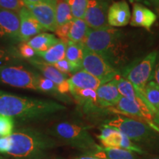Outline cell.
<instances>
[{
  "label": "cell",
  "mask_w": 159,
  "mask_h": 159,
  "mask_svg": "<svg viewBox=\"0 0 159 159\" xmlns=\"http://www.w3.org/2000/svg\"><path fill=\"white\" fill-rule=\"evenodd\" d=\"M111 0H89L84 21L90 29L101 30L111 27L108 22V12Z\"/></svg>",
  "instance_id": "obj_9"
},
{
  "label": "cell",
  "mask_w": 159,
  "mask_h": 159,
  "mask_svg": "<svg viewBox=\"0 0 159 159\" xmlns=\"http://www.w3.org/2000/svg\"><path fill=\"white\" fill-rule=\"evenodd\" d=\"M11 148L7 159H52L60 143L51 136L34 128H21L10 136Z\"/></svg>",
  "instance_id": "obj_2"
},
{
  "label": "cell",
  "mask_w": 159,
  "mask_h": 159,
  "mask_svg": "<svg viewBox=\"0 0 159 159\" xmlns=\"http://www.w3.org/2000/svg\"><path fill=\"white\" fill-rule=\"evenodd\" d=\"M121 31L112 27L101 30L89 28L80 43L85 49L101 55L114 67L121 55Z\"/></svg>",
  "instance_id": "obj_3"
},
{
  "label": "cell",
  "mask_w": 159,
  "mask_h": 159,
  "mask_svg": "<svg viewBox=\"0 0 159 159\" xmlns=\"http://www.w3.org/2000/svg\"><path fill=\"white\" fill-rule=\"evenodd\" d=\"M75 159H101V158H97V157H95L90 154H85V155H83V156L77 157V158Z\"/></svg>",
  "instance_id": "obj_40"
},
{
  "label": "cell",
  "mask_w": 159,
  "mask_h": 159,
  "mask_svg": "<svg viewBox=\"0 0 159 159\" xmlns=\"http://www.w3.org/2000/svg\"><path fill=\"white\" fill-rule=\"evenodd\" d=\"M45 30L55 32L57 25L55 17L56 5L47 2H41L26 5Z\"/></svg>",
  "instance_id": "obj_11"
},
{
  "label": "cell",
  "mask_w": 159,
  "mask_h": 159,
  "mask_svg": "<svg viewBox=\"0 0 159 159\" xmlns=\"http://www.w3.org/2000/svg\"><path fill=\"white\" fill-rule=\"evenodd\" d=\"M70 88L80 89H92L97 91L103 83L97 77L84 70L73 74L69 78Z\"/></svg>",
  "instance_id": "obj_18"
},
{
  "label": "cell",
  "mask_w": 159,
  "mask_h": 159,
  "mask_svg": "<svg viewBox=\"0 0 159 159\" xmlns=\"http://www.w3.org/2000/svg\"><path fill=\"white\" fill-rule=\"evenodd\" d=\"M78 105L82 106L86 112H92L102 110L97 102V91L92 89H80L70 88V91Z\"/></svg>",
  "instance_id": "obj_16"
},
{
  "label": "cell",
  "mask_w": 159,
  "mask_h": 159,
  "mask_svg": "<svg viewBox=\"0 0 159 159\" xmlns=\"http://www.w3.org/2000/svg\"><path fill=\"white\" fill-rule=\"evenodd\" d=\"M70 25L71 22L66 24V25H63L62 26H60V27H57L56 30L55 31V33H56L60 41H63L65 43H67L69 41L68 35L69 33V29H70Z\"/></svg>",
  "instance_id": "obj_33"
},
{
  "label": "cell",
  "mask_w": 159,
  "mask_h": 159,
  "mask_svg": "<svg viewBox=\"0 0 159 159\" xmlns=\"http://www.w3.org/2000/svg\"><path fill=\"white\" fill-rule=\"evenodd\" d=\"M82 69L97 77L103 84L116 78L118 71L97 53L84 49Z\"/></svg>",
  "instance_id": "obj_8"
},
{
  "label": "cell",
  "mask_w": 159,
  "mask_h": 159,
  "mask_svg": "<svg viewBox=\"0 0 159 159\" xmlns=\"http://www.w3.org/2000/svg\"><path fill=\"white\" fill-rule=\"evenodd\" d=\"M64 1H66V0H64Z\"/></svg>",
  "instance_id": "obj_44"
},
{
  "label": "cell",
  "mask_w": 159,
  "mask_h": 159,
  "mask_svg": "<svg viewBox=\"0 0 159 159\" xmlns=\"http://www.w3.org/2000/svg\"><path fill=\"white\" fill-rule=\"evenodd\" d=\"M89 27L84 19H73L71 21L70 29L68 35L69 41L75 43L82 42L86 36Z\"/></svg>",
  "instance_id": "obj_25"
},
{
  "label": "cell",
  "mask_w": 159,
  "mask_h": 159,
  "mask_svg": "<svg viewBox=\"0 0 159 159\" xmlns=\"http://www.w3.org/2000/svg\"><path fill=\"white\" fill-rule=\"evenodd\" d=\"M0 159H6V158H0Z\"/></svg>",
  "instance_id": "obj_43"
},
{
  "label": "cell",
  "mask_w": 159,
  "mask_h": 159,
  "mask_svg": "<svg viewBox=\"0 0 159 159\" xmlns=\"http://www.w3.org/2000/svg\"><path fill=\"white\" fill-rule=\"evenodd\" d=\"M18 54L24 58L30 60L36 55V52L27 42H22L18 47Z\"/></svg>",
  "instance_id": "obj_32"
},
{
  "label": "cell",
  "mask_w": 159,
  "mask_h": 159,
  "mask_svg": "<svg viewBox=\"0 0 159 159\" xmlns=\"http://www.w3.org/2000/svg\"><path fill=\"white\" fill-rule=\"evenodd\" d=\"M55 17L57 27L70 23L74 19L71 15L70 7L64 0H57L55 7Z\"/></svg>",
  "instance_id": "obj_26"
},
{
  "label": "cell",
  "mask_w": 159,
  "mask_h": 159,
  "mask_svg": "<svg viewBox=\"0 0 159 159\" xmlns=\"http://www.w3.org/2000/svg\"><path fill=\"white\" fill-rule=\"evenodd\" d=\"M19 16L20 19L19 33L18 37L19 41L27 42L32 37H34L45 30L26 6L20 10Z\"/></svg>",
  "instance_id": "obj_12"
},
{
  "label": "cell",
  "mask_w": 159,
  "mask_h": 159,
  "mask_svg": "<svg viewBox=\"0 0 159 159\" xmlns=\"http://www.w3.org/2000/svg\"><path fill=\"white\" fill-rule=\"evenodd\" d=\"M11 148V140L10 136L0 137V154L5 156Z\"/></svg>",
  "instance_id": "obj_35"
},
{
  "label": "cell",
  "mask_w": 159,
  "mask_h": 159,
  "mask_svg": "<svg viewBox=\"0 0 159 159\" xmlns=\"http://www.w3.org/2000/svg\"><path fill=\"white\" fill-rule=\"evenodd\" d=\"M143 157H141V159H159V156H150V155H144L142 156Z\"/></svg>",
  "instance_id": "obj_41"
},
{
  "label": "cell",
  "mask_w": 159,
  "mask_h": 159,
  "mask_svg": "<svg viewBox=\"0 0 159 159\" xmlns=\"http://www.w3.org/2000/svg\"><path fill=\"white\" fill-rule=\"evenodd\" d=\"M25 5H33V4H37V3H41V2H47L52 4V5H56L57 0H23Z\"/></svg>",
  "instance_id": "obj_38"
},
{
  "label": "cell",
  "mask_w": 159,
  "mask_h": 159,
  "mask_svg": "<svg viewBox=\"0 0 159 159\" xmlns=\"http://www.w3.org/2000/svg\"><path fill=\"white\" fill-rule=\"evenodd\" d=\"M152 80L159 85V57H157L156 65H155L153 71H152V77H151L150 81Z\"/></svg>",
  "instance_id": "obj_37"
},
{
  "label": "cell",
  "mask_w": 159,
  "mask_h": 159,
  "mask_svg": "<svg viewBox=\"0 0 159 159\" xmlns=\"http://www.w3.org/2000/svg\"><path fill=\"white\" fill-rule=\"evenodd\" d=\"M143 96L151 111L159 116V85L154 81H149L143 91Z\"/></svg>",
  "instance_id": "obj_24"
},
{
  "label": "cell",
  "mask_w": 159,
  "mask_h": 159,
  "mask_svg": "<svg viewBox=\"0 0 159 159\" xmlns=\"http://www.w3.org/2000/svg\"><path fill=\"white\" fill-rule=\"evenodd\" d=\"M130 7L125 0L114 2L109 7L108 22L111 27H124L130 23Z\"/></svg>",
  "instance_id": "obj_14"
},
{
  "label": "cell",
  "mask_w": 159,
  "mask_h": 159,
  "mask_svg": "<svg viewBox=\"0 0 159 159\" xmlns=\"http://www.w3.org/2000/svg\"><path fill=\"white\" fill-rule=\"evenodd\" d=\"M116 86L119 94L122 95V97H125V98L137 102H140V101H144L149 107L148 103L142 94H139L138 91L135 89L132 83L127 79L124 78V77L116 78Z\"/></svg>",
  "instance_id": "obj_23"
},
{
  "label": "cell",
  "mask_w": 159,
  "mask_h": 159,
  "mask_svg": "<svg viewBox=\"0 0 159 159\" xmlns=\"http://www.w3.org/2000/svg\"><path fill=\"white\" fill-rule=\"evenodd\" d=\"M25 6L23 0H0V8L18 13Z\"/></svg>",
  "instance_id": "obj_31"
},
{
  "label": "cell",
  "mask_w": 159,
  "mask_h": 159,
  "mask_svg": "<svg viewBox=\"0 0 159 159\" xmlns=\"http://www.w3.org/2000/svg\"><path fill=\"white\" fill-rule=\"evenodd\" d=\"M97 102L102 108H113L122 98L116 86V78L102 84L97 90Z\"/></svg>",
  "instance_id": "obj_15"
},
{
  "label": "cell",
  "mask_w": 159,
  "mask_h": 159,
  "mask_svg": "<svg viewBox=\"0 0 159 159\" xmlns=\"http://www.w3.org/2000/svg\"><path fill=\"white\" fill-rule=\"evenodd\" d=\"M14 119L0 114V137L11 136L14 132Z\"/></svg>",
  "instance_id": "obj_29"
},
{
  "label": "cell",
  "mask_w": 159,
  "mask_h": 159,
  "mask_svg": "<svg viewBox=\"0 0 159 159\" xmlns=\"http://www.w3.org/2000/svg\"><path fill=\"white\" fill-rule=\"evenodd\" d=\"M74 19H84L89 0H66Z\"/></svg>",
  "instance_id": "obj_28"
},
{
  "label": "cell",
  "mask_w": 159,
  "mask_h": 159,
  "mask_svg": "<svg viewBox=\"0 0 159 159\" xmlns=\"http://www.w3.org/2000/svg\"><path fill=\"white\" fill-rule=\"evenodd\" d=\"M134 142L139 148L156 150L159 148V134L142 121L125 116H118L106 122Z\"/></svg>",
  "instance_id": "obj_5"
},
{
  "label": "cell",
  "mask_w": 159,
  "mask_h": 159,
  "mask_svg": "<svg viewBox=\"0 0 159 159\" xmlns=\"http://www.w3.org/2000/svg\"><path fill=\"white\" fill-rule=\"evenodd\" d=\"M66 49V43L59 41L48 50L43 52H37L36 55L42 58L45 62L49 64H54L65 58Z\"/></svg>",
  "instance_id": "obj_22"
},
{
  "label": "cell",
  "mask_w": 159,
  "mask_h": 159,
  "mask_svg": "<svg viewBox=\"0 0 159 159\" xmlns=\"http://www.w3.org/2000/svg\"><path fill=\"white\" fill-rule=\"evenodd\" d=\"M39 75L20 66H0V82L16 88L38 91Z\"/></svg>",
  "instance_id": "obj_7"
},
{
  "label": "cell",
  "mask_w": 159,
  "mask_h": 159,
  "mask_svg": "<svg viewBox=\"0 0 159 159\" xmlns=\"http://www.w3.org/2000/svg\"><path fill=\"white\" fill-rule=\"evenodd\" d=\"M16 56V55L11 52L8 49L0 48V64L7 62V61H11Z\"/></svg>",
  "instance_id": "obj_36"
},
{
  "label": "cell",
  "mask_w": 159,
  "mask_h": 159,
  "mask_svg": "<svg viewBox=\"0 0 159 159\" xmlns=\"http://www.w3.org/2000/svg\"><path fill=\"white\" fill-rule=\"evenodd\" d=\"M20 19L19 13L0 8V38L19 37Z\"/></svg>",
  "instance_id": "obj_13"
},
{
  "label": "cell",
  "mask_w": 159,
  "mask_h": 159,
  "mask_svg": "<svg viewBox=\"0 0 159 159\" xmlns=\"http://www.w3.org/2000/svg\"><path fill=\"white\" fill-rule=\"evenodd\" d=\"M157 57L158 52L156 51L152 52L139 62L133 63L125 70L123 75L124 78L130 81L135 89L142 96L145 86L150 81Z\"/></svg>",
  "instance_id": "obj_6"
},
{
  "label": "cell",
  "mask_w": 159,
  "mask_h": 159,
  "mask_svg": "<svg viewBox=\"0 0 159 159\" xmlns=\"http://www.w3.org/2000/svg\"><path fill=\"white\" fill-rule=\"evenodd\" d=\"M84 55V48L80 43L69 41L66 43L65 58L70 66L71 74L82 70V63Z\"/></svg>",
  "instance_id": "obj_19"
},
{
  "label": "cell",
  "mask_w": 159,
  "mask_h": 159,
  "mask_svg": "<svg viewBox=\"0 0 159 159\" xmlns=\"http://www.w3.org/2000/svg\"><path fill=\"white\" fill-rule=\"evenodd\" d=\"M130 2H135L136 3H139V2H142V3H145L147 5H150L153 6V4L155 2V0H130Z\"/></svg>",
  "instance_id": "obj_39"
},
{
  "label": "cell",
  "mask_w": 159,
  "mask_h": 159,
  "mask_svg": "<svg viewBox=\"0 0 159 159\" xmlns=\"http://www.w3.org/2000/svg\"><path fill=\"white\" fill-rule=\"evenodd\" d=\"M157 16L154 12L140 3H135L133 6V13L130 21V25L134 27H144L150 30L156 22Z\"/></svg>",
  "instance_id": "obj_17"
},
{
  "label": "cell",
  "mask_w": 159,
  "mask_h": 159,
  "mask_svg": "<svg viewBox=\"0 0 159 159\" xmlns=\"http://www.w3.org/2000/svg\"><path fill=\"white\" fill-rule=\"evenodd\" d=\"M60 40L51 33H39L30 39L27 43L35 51V52H43L57 43Z\"/></svg>",
  "instance_id": "obj_21"
},
{
  "label": "cell",
  "mask_w": 159,
  "mask_h": 159,
  "mask_svg": "<svg viewBox=\"0 0 159 159\" xmlns=\"http://www.w3.org/2000/svg\"><path fill=\"white\" fill-rule=\"evenodd\" d=\"M38 91L58 97V99H61V100H63L62 97H64L60 94L54 83L41 75H39V79H38Z\"/></svg>",
  "instance_id": "obj_27"
},
{
  "label": "cell",
  "mask_w": 159,
  "mask_h": 159,
  "mask_svg": "<svg viewBox=\"0 0 159 159\" xmlns=\"http://www.w3.org/2000/svg\"><path fill=\"white\" fill-rule=\"evenodd\" d=\"M101 159H141L139 154L131 151L119 148H106L99 146L94 152L91 153Z\"/></svg>",
  "instance_id": "obj_20"
},
{
  "label": "cell",
  "mask_w": 159,
  "mask_h": 159,
  "mask_svg": "<svg viewBox=\"0 0 159 159\" xmlns=\"http://www.w3.org/2000/svg\"><path fill=\"white\" fill-rule=\"evenodd\" d=\"M47 134L58 142L83 151L85 154L93 153L99 146L89 134L88 129L75 123H57L48 129Z\"/></svg>",
  "instance_id": "obj_4"
},
{
  "label": "cell",
  "mask_w": 159,
  "mask_h": 159,
  "mask_svg": "<svg viewBox=\"0 0 159 159\" xmlns=\"http://www.w3.org/2000/svg\"><path fill=\"white\" fill-rule=\"evenodd\" d=\"M66 110L61 103L50 100L17 96L0 90V114L32 122L47 119Z\"/></svg>",
  "instance_id": "obj_1"
},
{
  "label": "cell",
  "mask_w": 159,
  "mask_h": 159,
  "mask_svg": "<svg viewBox=\"0 0 159 159\" xmlns=\"http://www.w3.org/2000/svg\"><path fill=\"white\" fill-rule=\"evenodd\" d=\"M29 62L35 68L41 71L43 77L49 79V80L55 83L60 94L64 96L70 91L68 76L60 72L57 69L53 66V65L45 62L43 60L35 58V57L30 59Z\"/></svg>",
  "instance_id": "obj_10"
},
{
  "label": "cell",
  "mask_w": 159,
  "mask_h": 159,
  "mask_svg": "<svg viewBox=\"0 0 159 159\" xmlns=\"http://www.w3.org/2000/svg\"><path fill=\"white\" fill-rule=\"evenodd\" d=\"M153 7L156 9L157 13H158L159 15V0H155V2L153 4Z\"/></svg>",
  "instance_id": "obj_42"
},
{
  "label": "cell",
  "mask_w": 159,
  "mask_h": 159,
  "mask_svg": "<svg viewBox=\"0 0 159 159\" xmlns=\"http://www.w3.org/2000/svg\"><path fill=\"white\" fill-rule=\"evenodd\" d=\"M122 134L116 130L106 138L99 140L103 148H120Z\"/></svg>",
  "instance_id": "obj_30"
},
{
  "label": "cell",
  "mask_w": 159,
  "mask_h": 159,
  "mask_svg": "<svg viewBox=\"0 0 159 159\" xmlns=\"http://www.w3.org/2000/svg\"><path fill=\"white\" fill-rule=\"evenodd\" d=\"M52 65H53V66H54L55 69H57L60 72H61L63 75H66V76H68V75L71 74L70 66H69V62L66 61V58L61 60V61H58V62L55 63L54 64H52Z\"/></svg>",
  "instance_id": "obj_34"
}]
</instances>
